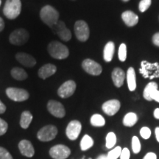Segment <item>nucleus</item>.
Returning <instances> with one entry per match:
<instances>
[{
	"label": "nucleus",
	"instance_id": "obj_1",
	"mask_svg": "<svg viewBox=\"0 0 159 159\" xmlns=\"http://www.w3.org/2000/svg\"><path fill=\"white\" fill-rule=\"evenodd\" d=\"M40 17L43 23L52 27L58 21L59 13L52 6L46 5L41 10Z\"/></svg>",
	"mask_w": 159,
	"mask_h": 159
},
{
	"label": "nucleus",
	"instance_id": "obj_2",
	"mask_svg": "<svg viewBox=\"0 0 159 159\" xmlns=\"http://www.w3.org/2000/svg\"><path fill=\"white\" fill-rule=\"evenodd\" d=\"M139 72L144 78L152 80L159 77V63H149L146 61L141 62Z\"/></svg>",
	"mask_w": 159,
	"mask_h": 159
},
{
	"label": "nucleus",
	"instance_id": "obj_3",
	"mask_svg": "<svg viewBox=\"0 0 159 159\" xmlns=\"http://www.w3.org/2000/svg\"><path fill=\"white\" fill-rule=\"evenodd\" d=\"M47 49L49 55L55 59H65L69 55V51L67 47L58 41H52L49 43Z\"/></svg>",
	"mask_w": 159,
	"mask_h": 159
},
{
	"label": "nucleus",
	"instance_id": "obj_4",
	"mask_svg": "<svg viewBox=\"0 0 159 159\" xmlns=\"http://www.w3.org/2000/svg\"><path fill=\"white\" fill-rule=\"evenodd\" d=\"M21 2L20 0H7L3 13L7 19H15L21 13Z\"/></svg>",
	"mask_w": 159,
	"mask_h": 159
},
{
	"label": "nucleus",
	"instance_id": "obj_5",
	"mask_svg": "<svg viewBox=\"0 0 159 159\" xmlns=\"http://www.w3.org/2000/svg\"><path fill=\"white\" fill-rule=\"evenodd\" d=\"M30 34L25 29H17L12 32L9 36V41L12 44L21 46L25 44L29 40Z\"/></svg>",
	"mask_w": 159,
	"mask_h": 159
},
{
	"label": "nucleus",
	"instance_id": "obj_6",
	"mask_svg": "<svg viewBox=\"0 0 159 159\" xmlns=\"http://www.w3.org/2000/svg\"><path fill=\"white\" fill-rule=\"evenodd\" d=\"M74 29L75 35L80 41L84 42L89 39L90 31H89V26L85 21L82 20L76 21V23L75 24Z\"/></svg>",
	"mask_w": 159,
	"mask_h": 159
},
{
	"label": "nucleus",
	"instance_id": "obj_7",
	"mask_svg": "<svg viewBox=\"0 0 159 159\" xmlns=\"http://www.w3.org/2000/svg\"><path fill=\"white\" fill-rule=\"evenodd\" d=\"M57 134V129L54 125H47L38 132L37 137L41 142H49L54 139Z\"/></svg>",
	"mask_w": 159,
	"mask_h": 159
},
{
	"label": "nucleus",
	"instance_id": "obj_8",
	"mask_svg": "<svg viewBox=\"0 0 159 159\" xmlns=\"http://www.w3.org/2000/svg\"><path fill=\"white\" fill-rule=\"evenodd\" d=\"M6 94L12 100L16 102H23L29 98L30 94L27 91L22 89L8 88L6 90Z\"/></svg>",
	"mask_w": 159,
	"mask_h": 159
},
{
	"label": "nucleus",
	"instance_id": "obj_9",
	"mask_svg": "<svg viewBox=\"0 0 159 159\" xmlns=\"http://www.w3.org/2000/svg\"><path fill=\"white\" fill-rule=\"evenodd\" d=\"M70 149L63 144L55 145L49 150V155L54 159H66L70 156Z\"/></svg>",
	"mask_w": 159,
	"mask_h": 159
},
{
	"label": "nucleus",
	"instance_id": "obj_10",
	"mask_svg": "<svg viewBox=\"0 0 159 159\" xmlns=\"http://www.w3.org/2000/svg\"><path fill=\"white\" fill-rule=\"evenodd\" d=\"M82 130V125L77 120L71 121L66 129V134L69 139L71 141L76 140L78 138Z\"/></svg>",
	"mask_w": 159,
	"mask_h": 159
},
{
	"label": "nucleus",
	"instance_id": "obj_11",
	"mask_svg": "<svg viewBox=\"0 0 159 159\" xmlns=\"http://www.w3.org/2000/svg\"><path fill=\"white\" fill-rule=\"evenodd\" d=\"M53 32L58 35L60 39L64 41H69L71 38V33L69 30L66 27L64 22L62 21H58L51 27Z\"/></svg>",
	"mask_w": 159,
	"mask_h": 159
},
{
	"label": "nucleus",
	"instance_id": "obj_12",
	"mask_svg": "<svg viewBox=\"0 0 159 159\" xmlns=\"http://www.w3.org/2000/svg\"><path fill=\"white\" fill-rule=\"evenodd\" d=\"M82 67L89 75L97 76L102 73V66L96 61L91 59H85L83 61Z\"/></svg>",
	"mask_w": 159,
	"mask_h": 159
},
{
	"label": "nucleus",
	"instance_id": "obj_13",
	"mask_svg": "<svg viewBox=\"0 0 159 159\" xmlns=\"http://www.w3.org/2000/svg\"><path fill=\"white\" fill-rule=\"evenodd\" d=\"M76 90V83L73 80H68L60 86L57 94L61 98H68L75 93Z\"/></svg>",
	"mask_w": 159,
	"mask_h": 159
},
{
	"label": "nucleus",
	"instance_id": "obj_14",
	"mask_svg": "<svg viewBox=\"0 0 159 159\" xmlns=\"http://www.w3.org/2000/svg\"><path fill=\"white\" fill-rule=\"evenodd\" d=\"M47 109L52 115L57 118H63L66 114V111L63 105L57 101L49 100L47 104Z\"/></svg>",
	"mask_w": 159,
	"mask_h": 159
},
{
	"label": "nucleus",
	"instance_id": "obj_15",
	"mask_svg": "<svg viewBox=\"0 0 159 159\" xmlns=\"http://www.w3.org/2000/svg\"><path fill=\"white\" fill-rule=\"evenodd\" d=\"M120 102L118 99H111L103 103L102 109L103 112L108 116H114L120 109Z\"/></svg>",
	"mask_w": 159,
	"mask_h": 159
},
{
	"label": "nucleus",
	"instance_id": "obj_16",
	"mask_svg": "<svg viewBox=\"0 0 159 159\" xmlns=\"http://www.w3.org/2000/svg\"><path fill=\"white\" fill-rule=\"evenodd\" d=\"M16 58L20 63L26 67H33L36 64V60L32 55L25 52H19L16 55Z\"/></svg>",
	"mask_w": 159,
	"mask_h": 159
},
{
	"label": "nucleus",
	"instance_id": "obj_17",
	"mask_svg": "<svg viewBox=\"0 0 159 159\" xmlns=\"http://www.w3.org/2000/svg\"><path fill=\"white\" fill-rule=\"evenodd\" d=\"M19 149L21 153L26 157H33L35 154V150L33 144L28 140H22L19 142Z\"/></svg>",
	"mask_w": 159,
	"mask_h": 159
},
{
	"label": "nucleus",
	"instance_id": "obj_18",
	"mask_svg": "<svg viewBox=\"0 0 159 159\" xmlns=\"http://www.w3.org/2000/svg\"><path fill=\"white\" fill-rule=\"evenodd\" d=\"M56 71L57 67L55 65L51 64V63H47V64L43 65L42 67L39 69V76L41 79H47L49 77L52 76L56 72Z\"/></svg>",
	"mask_w": 159,
	"mask_h": 159
},
{
	"label": "nucleus",
	"instance_id": "obj_19",
	"mask_svg": "<svg viewBox=\"0 0 159 159\" xmlns=\"http://www.w3.org/2000/svg\"><path fill=\"white\" fill-rule=\"evenodd\" d=\"M113 82L115 86L117 88H120L124 83V80L125 78V74L124 71L120 68H115L113 71L112 75H111Z\"/></svg>",
	"mask_w": 159,
	"mask_h": 159
},
{
	"label": "nucleus",
	"instance_id": "obj_20",
	"mask_svg": "<svg viewBox=\"0 0 159 159\" xmlns=\"http://www.w3.org/2000/svg\"><path fill=\"white\" fill-rule=\"evenodd\" d=\"M122 19L128 27H134L139 22V17L134 12L127 11L122 14Z\"/></svg>",
	"mask_w": 159,
	"mask_h": 159
},
{
	"label": "nucleus",
	"instance_id": "obj_21",
	"mask_svg": "<svg viewBox=\"0 0 159 159\" xmlns=\"http://www.w3.org/2000/svg\"><path fill=\"white\" fill-rule=\"evenodd\" d=\"M127 82L129 90L134 91L136 89V77L135 70L133 67H130L127 71Z\"/></svg>",
	"mask_w": 159,
	"mask_h": 159
},
{
	"label": "nucleus",
	"instance_id": "obj_22",
	"mask_svg": "<svg viewBox=\"0 0 159 159\" xmlns=\"http://www.w3.org/2000/svg\"><path fill=\"white\" fill-rule=\"evenodd\" d=\"M115 51L114 43L112 41H109L105 46L104 51H103V57L106 62H111L114 57Z\"/></svg>",
	"mask_w": 159,
	"mask_h": 159
},
{
	"label": "nucleus",
	"instance_id": "obj_23",
	"mask_svg": "<svg viewBox=\"0 0 159 159\" xmlns=\"http://www.w3.org/2000/svg\"><path fill=\"white\" fill-rule=\"evenodd\" d=\"M158 90V84L155 82H150L145 87L144 92H143V96L144 98L148 101H152V97L154 92Z\"/></svg>",
	"mask_w": 159,
	"mask_h": 159
},
{
	"label": "nucleus",
	"instance_id": "obj_24",
	"mask_svg": "<svg viewBox=\"0 0 159 159\" xmlns=\"http://www.w3.org/2000/svg\"><path fill=\"white\" fill-rule=\"evenodd\" d=\"M33 120V115L28 111H25L21 114L20 119V125L24 129H27Z\"/></svg>",
	"mask_w": 159,
	"mask_h": 159
},
{
	"label": "nucleus",
	"instance_id": "obj_25",
	"mask_svg": "<svg viewBox=\"0 0 159 159\" xmlns=\"http://www.w3.org/2000/svg\"><path fill=\"white\" fill-rule=\"evenodd\" d=\"M138 121V116L134 112L128 113L123 119V125L126 127H133L136 124Z\"/></svg>",
	"mask_w": 159,
	"mask_h": 159
},
{
	"label": "nucleus",
	"instance_id": "obj_26",
	"mask_svg": "<svg viewBox=\"0 0 159 159\" xmlns=\"http://www.w3.org/2000/svg\"><path fill=\"white\" fill-rule=\"evenodd\" d=\"M11 75L13 78L17 80H24L27 79L28 75L27 72L24 70L23 69L19 68V67H15L11 70Z\"/></svg>",
	"mask_w": 159,
	"mask_h": 159
},
{
	"label": "nucleus",
	"instance_id": "obj_27",
	"mask_svg": "<svg viewBox=\"0 0 159 159\" xmlns=\"http://www.w3.org/2000/svg\"><path fill=\"white\" fill-rule=\"evenodd\" d=\"M93 145H94V140L89 135H85L81 139L80 149L83 151L88 150L89 149L92 148Z\"/></svg>",
	"mask_w": 159,
	"mask_h": 159
},
{
	"label": "nucleus",
	"instance_id": "obj_28",
	"mask_svg": "<svg viewBox=\"0 0 159 159\" xmlns=\"http://www.w3.org/2000/svg\"><path fill=\"white\" fill-rule=\"evenodd\" d=\"M116 144V136L114 132H110L107 134L105 138V147L108 149H113Z\"/></svg>",
	"mask_w": 159,
	"mask_h": 159
},
{
	"label": "nucleus",
	"instance_id": "obj_29",
	"mask_svg": "<svg viewBox=\"0 0 159 159\" xmlns=\"http://www.w3.org/2000/svg\"><path fill=\"white\" fill-rule=\"evenodd\" d=\"M91 124L94 127H102L105 125V120L102 115L94 114L91 117Z\"/></svg>",
	"mask_w": 159,
	"mask_h": 159
},
{
	"label": "nucleus",
	"instance_id": "obj_30",
	"mask_svg": "<svg viewBox=\"0 0 159 159\" xmlns=\"http://www.w3.org/2000/svg\"><path fill=\"white\" fill-rule=\"evenodd\" d=\"M122 150V148L120 146H117L116 148L111 149L107 154V157L108 159H118L120 156Z\"/></svg>",
	"mask_w": 159,
	"mask_h": 159
},
{
	"label": "nucleus",
	"instance_id": "obj_31",
	"mask_svg": "<svg viewBox=\"0 0 159 159\" xmlns=\"http://www.w3.org/2000/svg\"><path fill=\"white\" fill-rule=\"evenodd\" d=\"M132 150L135 154H138L140 152L141 149H142V145H141V142L139 141V138L137 136H134L132 138Z\"/></svg>",
	"mask_w": 159,
	"mask_h": 159
},
{
	"label": "nucleus",
	"instance_id": "obj_32",
	"mask_svg": "<svg viewBox=\"0 0 159 159\" xmlns=\"http://www.w3.org/2000/svg\"><path fill=\"white\" fill-rule=\"evenodd\" d=\"M118 56L119 61L124 62L127 58V47L125 43H122L119 48Z\"/></svg>",
	"mask_w": 159,
	"mask_h": 159
},
{
	"label": "nucleus",
	"instance_id": "obj_33",
	"mask_svg": "<svg viewBox=\"0 0 159 159\" xmlns=\"http://www.w3.org/2000/svg\"><path fill=\"white\" fill-rule=\"evenodd\" d=\"M151 2H152V0H141L139 5V11L142 13L146 11L150 7Z\"/></svg>",
	"mask_w": 159,
	"mask_h": 159
},
{
	"label": "nucleus",
	"instance_id": "obj_34",
	"mask_svg": "<svg viewBox=\"0 0 159 159\" xmlns=\"http://www.w3.org/2000/svg\"><path fill=\"white\" fill-rule=\"evenodd\" d=\"M151 134H152L151 130L149 128H148V127H143V128H141L140 135L144 139H150Z\"/></svg>",
	"mask_w": 159,
	"mask_h": 159
},
{
	"label": "nucleus",
	"instance_id": "obj_35",
	"mask_svg": "<svg viewBox=\"0 0 159 159\" xmlns=\"http://www.w3.org/2000/svg\"><path fill=\"white\" fill-rule=\"evenodd\" d=\"M0 159H13V157L6 149L0 147Z\"/></svg>",
	"mask_w": 159,
	"mask_h": 159
},
{
	"label": "nucleus",
	"instance_id": "obj_36",
	"mask_svg": "<svg viewBox=\"0 0 159 159\" xmlns=\"http://www.w3.org/2000/svg\"><path fill=\"white\" fill-rule=\"evenodd\" d=\"M7 128H8L7 123L2 119L0 118V136H2L7 132Z\"/></svg>",
	"mask_w": 159,
	"mask_h": 159
},
{
	"label": "nucleus",
	"instance_id": "obj_37",
	"mask_svg": "<svg viewBox=\"0 0 159 159\" xmlns=\"http://www.w3.org/2000/svg\"><path fill=\"white\" fill-rule=\"evenodd\" d=\"M130 150H129L127 148H123L122 150V152H121L119 158L120 159H130Z\"/></svg>",
	"mask_w": 159,
	"mask_h": 159
},
{
	"label": "nucleus",
	"instance_id": "obj_38",
	"mask_svg": "<svg viewBox=\"0 0 159 159\" xmlns=\"http://www.w3.org/2000/svg\"><path fill=\"white\" fill-rule=\"evenodd\" d=\"M143 159H157V156L155 152H150L145 155Z\"/></svg>",
	"mask_w": 159,
	"mask_h": 159
},
{
	"label": "nucleus",
	"instance_id": "obj_39",
	"mask_svg": "<svg viewBox=\"0 0 159 159\" xmlns=\"http://www.w3.org/2000/svg\"><path fill=\"white\" fill-rule=\"evenodd\" d=\"M152 42L155 45L159 47V33H156L152 37Z\"/></svg>",
	"mask_w": 159,
	"mask_h": 159
},
{
	"label": "nucleus",
	"instance_id": "obj_40",
	"mask_svg": "<svg viewBox=\"0 0 159 159\" xmlns=\"http://www.w3.org/2000/svg\"><path fill=\"white\" fill-rule=\"evenodd\" d=\"M152 100H155L157 102H159V91L158 90L155 91L153 95H152Z\"/></svg>",
	"mask_w": 159,
	"mask_h": 159
},
{
	"label": "nucleus",
	"instance_id": "obj_41",
	"mask_svg": "<svg viewBox=\"0 0 159 159\" xmlns=\"http://www.w3.org/2000/svg\"><path fill=\"white\" fill-rule=\"evenodd\" d=\"M6 111V106L4 104V103L2 102L1 100H0V114H3V113H5Z\"/></svg>",
	"mask_w": 159,
	"mask_h": 159
},
{
	"label": "nucleus",
	"instance_id": "obj_42",
	"mask_svg": "<svg viewBox=\"0 0 159 159\" xmlns=\"http://www.w3.org/2000/svg\"><path fill=\"white\" fill-rule=\"evenodd\" d=\"M5 28V22H4V20L2 18L0 17V32H2Z\"/></svg>",
	"mask_w": 159,
	"mask_h": 159
},
{
	"label": "nucleus",
	"instance_id": "obj_43",
	"mask_svg": "<svg viewBox=\"0 0 159 159\" xmlns=\"http://www.w3.org/2000/svg\"><path fill=\"white\" fill-rule=\"evenodd\" d=\"M155 134H156V138L157 142H159V127H157L155 130Z\"/></svg>",
	"mask_w": 159,
	"mask_h": 159
},
{
	"label": "nucleus",
	"instance_id": "obj_44",
	"mask_svg": "<svg viewBox=\"0 0 159 159\" xmlns=\"http://www.w3.org/2000/svg\"><path fill=\"white\" fill-rule=\"evenodd\" d=\"M154 117L157 119H159V108H156L153 113Z\"/></svg>",
	"mask_w": 159,
	"mask_h": 159
},
{
	"label": "nucleus",
	"instance_id": "obj_45",
	"mask_svg": "<svg viewBox=\"0 0 159 159\" xmlns=\"http://www.w3.org/2000/svg\"><path fill=\"white\" fill-rule=\"evenodd\" d=\"M97 159H108V158L106 155H100V156L97 157Z\"/></svg>",
	"mask_w": 159,
	"mask_h": 159
},
{
	"label": "nucleus",
	"instance_id": "obj_46",
	"mask_svg": "<svg viewBox=\"0 0 159 159\" xmlns=\"http://www.w3.org/2000/svg\"><path fill=\"white\" fill-rule=\"evenodd\" d=\"M122 1H124V2H128L129 0H122Z\"/></svg>",
	"mask_w": 159,
	"mask_h": 159
},
{
	"label": "nucleus",
	"instance_id": "obj_47",
	"mask_svg": "<svg viewBox=\"0 0 159 159\" xmlns=\"http://www.w3.org/2000/svg\"><path fill=\"white\" fill-rule=\"evenodd\" d=\"M1 2H1V0H0V5H1Z\"/></svg>",
	"mask_w": 159,
	"mask_h": 159
}]
</instances>
